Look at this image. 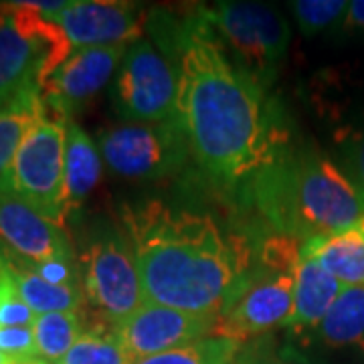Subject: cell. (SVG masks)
<instances>
[{"label":"cell","mask_w":364,"mask_h":364,"mask_svg":"<svg viewBox=\"0 0 364 364\" xmlns=\"http://www.w3.org/2000/svg\"><path fill=\"white\" fill-rule=\"evenodd\" d=\"M320 114L330 136V154L364 198V63L330 73L320 87Z\"/></svg>","instance_id":"obj_11"},{"label":"cell","mask_w":364,"mask_h":364,"mask_svg":"<svg viewBox=\"0 0 364 364\" xmlns=\"http://www.w3.org/2000/svg\"><path fill=\"white\" fill-rule=\"evenodd\" d=\"M104 158L100 146L75 119L65 122V215L81 208L102 181Z\"/></svg>","instance_id":"obj_16"},{"label":"cell","mask_w":364,"mask_h":364,"mask_svg":"<svg viewBox=\"0 0 364 364\" xmlns=\"http://www.w3.org/2000/svg\"><path fill=\"white\" fill-rule=\"evenodd\" d=\"M11 188L55 223H65V122L45 116L21 146Z\"/></svg>","instance_id":"obj_10"},{"label":"cell","mask_w":364,"mask_h":364,"mask_svg":"<svg viewBox=\"0 0 364 364\" xmlns=\"http://www.w3.org/2000/svg\"><path fill=\"white\" fill-rule=\"evenodd\" d=\"M217 324V316L176 310L148 299L142 308L116 326V332L132 356L142 360L215 336Z\"/></svg>","instance_id":"obj_13"},{"label":"cell","mask_w":364,"mask_h":364,"mask_svg":"<svg viewBox=\"0 0 364 364\" xmlns=\"http://www.w3.org/2000/svg\"><path fill=\"white\" fill-rule=\"evenodd\" d=\"M83 299L97 322L116 328L148 301L130 239L124 229L100 227L77 255Z\"/></svg>","instance_id":"obj_7"},{"label":"cell","mask_w":364,"mask_h":364,"mask_svg":"<svg viewBox=\"0 0 364 364\" xmlns=\"http://www.w3.org/2000/svg\"><path fill=\"white\" fill-rule=\"evenodd\" d=\"M344 289L334 275L326 272L324 267L310 255H301L296 279V308L289 320V328L306 330L320 324L334 306V301Z\"/></svg>","instance_id":"obj_17"},{"label":"cell","mask_w":364,"mask_h":364,"mask_svg":"<svg viewBox=\"0 0 364 364\" xmlns=\"http://www.w3.org/2000/svg\"><path fill=\"white\" fill-rule=\"evenodd\" d=\"M73 53L67 35L21 0L0 2V107L21 93L43 90Z\"/></svg>","instance_id":"obj_6"},{"label":"cell","mask_w":364,"mask_h":364,"mask_svg":"<svg viewBox=\"0 0 364 364\" xmlns=\"http://www.w3.org/2000/svg\"><path fill=\"white\" fill-rule=\"evenodd\" d=\"M310 255L344 286H364V233L358 227L301 243Z\"/></svg>","instance_id":"obj_20"},{"label":"cell","mask_w":364,"mask_h":364,"mask_svg":"<svg viewBox=\"0 0 364 364\" xmlns=\"http://www.w3.org/2000/svg\"><path fill=\"white\" fill-rule=\"evenodd\" d=\"M119 221L154 304L221 318L247 284L255 251L210 215L146 200L126 205Z\"/></svg>","instance_id":"obj_2"},{"label":"cell","mask_w":364,"mask_h":364,"mask_svg":"<svg viewBox=\"0 0 364 364\" xmlns=\"http://www.w3.org/2000/svg\"><path fill=\"white\" fill-rule=\"evenodd\" d=\"M267 364H291V363H279V360H273V363H267Z\"/></svg>","instance_id":"obj_32"},{"label":"cell","mask_w":364,"mask_h":364,"mask_svg":"<svg viewBox=\"0 0 364 364\" xmlns=\"http://www.w3.org/2000/svg\"><path fill=\"white\" fill-rule=\"evenodd\" d=\"M233 65L263 93L286 63L291 28L284 14L261 2L223 0L198 9Z\"/></svg>","instance_id":"obj_5"},{"label":"cell","mask_w":364,"mask_h":364,"mask_svg":"<svg viewBox=\"0 0 364 364\" xmlns=\"http://www.w3.org/2000/svg\"><path fill=\"white\" fill-rule=\"evenodd\" d=\"M35 320H37V314L33 312L23 299L13 275L6 267V261L0 253V328H6V326L33 328Z\"/></svg>","instance_id":"obj_26"},{"label":"cell","mask_w":364,"mask_h":364,"mask_svg":"<svg viewBox=\"0 0 364 364\" xmlns=\"http://www.w3.org/2000/svg\"><path fill=\"white\" fill-rule=\"evenodd\" d=\"M178 79L176 122L191 154L213 181H249L284 146L267 97L233 65L196 13L162 43Z\"/></svg>","instance_id":"obj_1"},{"label":"cell","mask_w":364,"mask_h":364,"mask_svg":"<svg viewBox=\"0 0 364 364\" xmlns=\"http://www.w3.org/2000/svg\"><path fill=\"white\" fill-rule=\"evenodd\" d=\"M14 364H51V363H47V360H43V358H31V360H18V363H14Z\"/></svg>","instance_id":"obj_29"},{"label":"cell","mask_w":364,"mask_h":364,"mask_svg":"<svg viewBox=\"0 0 364 364\" xmlns=\"http://www.w3.org/2000/svg\"><path fill=\"white\" fill-rule=\"evenodd\" d=\"M0 243L28 261L77 259L65 225L41 215L11 186L0 188Z\"/></svg>","instance_id":"obj_15"},{"label":"cell","mask_w":364,"mask_h":364,"mask_svg":"<svg viewBox=\"0 0 364 364\" xmlns=\"http://www.w3.org/2000/svg\"><path fill=\"white\" fill-rule=\"evenodd\" d=\"M14 363H16V360L9 358L6 354H2V352H0V364H14Z\"/></svg>","instance_id":"obj_30"},{"label":"cell","mask_w":364,"mask_h":364,"mask_svg":"<svg viewBox=\"0 0 364 364\" xmlns=\"http://www.w3.org/2000/svg\"><path fill=\"white\" fill-rule=\"evenodd\" d=\"M0 352L13 360H31L37 358V340L28 326H6L0 328Z\"/></svg>","instance_id":"obj_27"},{"label":"cell","mask_w":364,"mask_h":364,"mask_svg":"<svg viewBox=\"0 0 364 364\" xmlns=\"http://www.w3.org/2000/svg\"><path fill=\"white\" fill-rule=\"evenodd\" d=\"M253 200L277 235L306 243L348 231L364 219V198L338 164L312 146H282L251 178Z\"/></svg>","instance_id":"obj_3"},{"label":"cell","mask_w":364,"mask_h":364,"mask_svg":"<svg viewBox=\"0 0 364 364\" xmlns=\"http://www.w3.org/2000/svg\"><path fill=\"white\" fill-rule=\"evenodd\" d=\"M130 45L73 49L47 83L43 85V105L47 116L73 119L91 100L114 79Z\"/></svg>","instance_id":"obj_12"},{"label":"cell","mask_w":364,"mask_h":364,"mask_svg":"<svg viewBox=\"0 0 364 364\" xmlns=\"http://www.w3.org/2000/svg\"><path fill=\"white\" fill-rule=\"evenodd\" d=\"M314 332L328 348L364 350V286H344L338 299Z\"/></svg>","instance_id":"obj_21"},{"label":"cell","mask_w":364,"mask_h":364,"mask_svg":"<svg viewBox=\"0 0 364 364\" xmlns=\"http://www.w3.org/2000/svg\"><path fill=\"white\" fill-rule=\"evenodd\" d=\"M100 152L114 174L132 181H158L181 172L193 158L176 119L122 122L100 132Z\"/></svg>","instance_id":"obj_8"},{"label":"cell","mask_w":364,"mask_h":364,"mask_svg":"<svg viewBox=\"0 0 364 364\" xmlns=\"http://www.w3.org/2000/svg\"><path fill=\"white\" fill-rule=\"evenodd\" d=\"M67 35L73 49L117 47L142 39L144 11L136 2L69 0L65 9L45 14Z\"/></svg>","instance_id":"obj_14"},{"label":"cell","mask_w":364,"mask_h":364,"mask_svg":"<svg viewBox=\"0 0 364 364\" xmlns=\"http://www.w3.org/2000/svg\"><path fill=\"white\" fill-rule=\"evenodd\" d=\"M334 35L340 39H364V0H350L348 11L344 14L342 23L334 31Z\"/></svg>","instance_id":"obj_28"},{"label":"cell","mask_w":364,"mask_h":364,"mask_svg":"<svg viewBox=\"0 0 364 364\" xmlns=\"http://www.w3.org/2000/svg\"><path fill=\"white\" fill-rule=\"evenodd\" d=\"M296 25L304 37H316L326 31H336L348 11V0H296L287 2Z\"/></svg>","instance_id":"obj_25"},{"label":"cell","mask_w":364,"mask_h":364,"mask_svg":"<svg viewBox=\"0 0 364 364\" xmlns=\"http://www.w3.org/2000/svg\"><path fill=\"white\" fill-rule=\"evenodd\" d=\"M47 116L43 90H31L0 107V188L11 186L14 160L31 130Z\"/></svg>","instance_id":"obj_19"},{"label":"cell","mask_w":364,"mask_h":364,"mask_svg":"<svg viewBox=\"0 0 364 364\" xmlns=\"http://www.w3.org/2000/svg\"><path fill=\"white\" fill-rule=\"evenodd\" d=\"M114 326L97 324L83 328L81 336L59 364H136Z\"/></svg>","instance_id":"obj_22"},{"label":"cell","mask_w":364,"mask_h":364,"mask_svg":"<svg viewBox=\"0 0 364 364\" xmlns=\"http://www.w3.org/2000/svg\"><path fill=\"white\" fill-rule=\"evenodd\" d=\"M299 261L301 243L298 239L277 233L267 237L247 284L223 312L215 334L245 342L277 326L289 324L296 308Z\"/></svg>","instance_id":"obj_4"},{"label":"cell","mask_w":364,"mask_h":364,"mask_svg":"<svg viewBox=\"0 0 364 364\" xmlns=\"http://www.w3.org/2000/svg\"><path fill=\"white\" fill-rule=\"evenodd\" d=\"M39 358L59 364L83 332L79 312H51L37 316L33 324Z\"/></svg>","instance_id":"obj_23"},{"label":"cell","mask_w":364,"mask_h":364,"mask_svg":"<svg viewBox=\"0 0 364 364\" xmlns=\"http://www.w3.org/2000/svg\"><path fill=\"white\" fill-rule=\"evenodd\" d=\"M136 364H245L243 342L215 334L176 350L142 358Z\"/></svg>","instance_id":"obj_24"},{"label":"cell","mask_w":364,"mask_h":364,"mask_svg":"<svg viewBox=\"0 0 364 364\" xmlns=\"http://www.w3.org/2000/svg\"><path fill=\"white\" fill-rule=\"evenodd\" d=\"M356 227H358V229H360V231H363V233H364V219H363V221H360V223H358Z\"/></svg>","instance_id":"obj_31"},{"label":"cell","mask_w":364,"mask_h":364,"mask_svg":"<svg viewBox=\"0 0 364 364\" xmlns=\"http://www.w3.org/2000/svg\"><path fill=\"white\" fill-rule=\"evenodd\" d=\"M178 79L170 59L152 39L134 41L114 79V107L124 122L176 119Z\"/></svg>","instance_id":"obj_9"},{"label":"cell","mask_w":364,"mask_h":364,"mask_svg":"<svg viewBox=\"0 0 364 364\" xmlns=\"http://www.w3.org/2000/svg\"><path fill=\"white\" fill-rule=\"evenodd\" d=\"M0 253L6 261V267L13 275L21 296L37 316L51 312H79L81 306L85 304L83 291L79 287L49 284L39 273L33 272L18 253H14L4 243H0Z\"/></svg>","instance_id":"obj_18"}]
</instances>
